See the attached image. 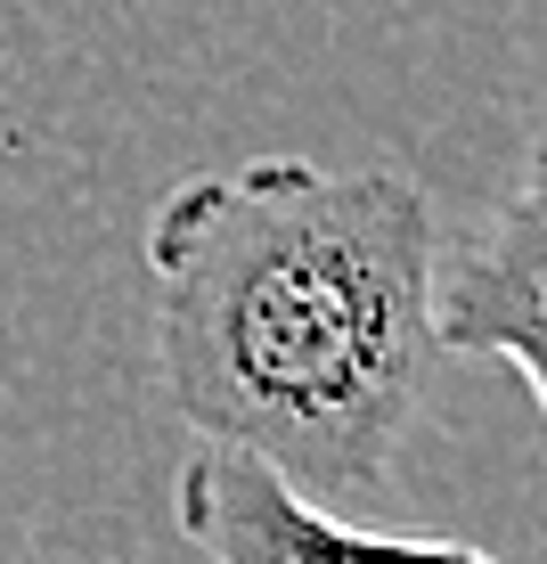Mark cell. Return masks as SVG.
<instances>
[{
	"instance_id": "cell-1",
	"label": "cell",
	"mask_w": 547,
	"mask_h": 564,
	"mask_svg": "<svg viewBox=\"0 0 547 564\" xmlns=\"http://www.w3.org/2000/svg\"><path fill=\"white\" fill-rule=\"evenodd\" d=\"M434 197L393 164L245 155L147 213V344L188 434L319 508L384 499L434 393Z\"/></svg>"
},
{
	"instance_id": "cell-3",
	"label": "cell",
	"mask_w": 547,
	"mask_h": 564,
	"mask_svg": "<svg viewBox=\"0 0 547 564\" xmlns=\"http://www.w3.org/2000/svg\"><path fill=\"white\" fill-rule=\"evenodd\" d=\"M547 172L539 148H523L506 197L482 213L474 238L441 254L434 246V344L441 360H499L532 401H547Z\"/></svg>"
},
{
	"instance_id": "cell-2",
	"label": "cell",
	"mask_w": 547,
	"mask_h": 564,
	"mask_svg": "<svg viewBox=\"0 0 547 564\" xmlns=\"http://www.w3.org/2000/svg\"><path fill=\"white\" fill-rule=\"evenodd\" d=\"M172 523L205 564H499L466 540H408V532H368L310 491L278 475V466L197 442L172 482Z\"/></svg>"
}]
</instances>
